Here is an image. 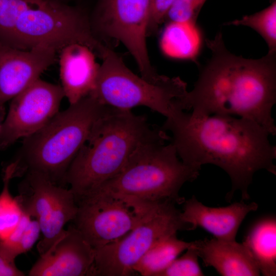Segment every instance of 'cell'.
I'll use <instances>...</instances> for the list:
<instances>
[{"label": "cell", "instance_id": "obj_27", "mask_svg": "<svg viewBox=\"0 0 276 276\" xmlns=\"http://www.w3.org/2000/svg\"><path fill=\"white\" fill-rule=\"evenodd\" d=\"M0 114L5 116V110H4V107L0 106Z\"/></svg>", "mask_w": 276, "mask_h": 276}, {"label": "cell", "instance_id": "obj_7", "mask_svg": "<svg viewBox=\"0 0 276 276\" xmlns=\"http://www.w3.org/2000/svg\"><path fill=\"white\" fill-rule=\"evenodd\" d=\"M175 203L171 200L158 202L122 238L95 249L94 276L133 275L134 266L154 244L181 229L190 230Z\"/></svg>", "mask_w": 276, "mask_h": 276}, {"label": "cell", "instance_id": "obj_5", "mask_svg": "<svg viewBox=\"0 0 276 276\" xmlns=\"http://www.w3.org/2000/svg\"><path fill=\"white\" fill-rule=\"evenodd\" d=\"M170 140L165 132L143 144L123 169L99 189L149 202L182 203L185 200L179 194L181 188L195 180L200 169L183 163L174 145L165 144Z\"/></svg>", "mask_w": 276, "mask_h": 276}, {"label": "cell", "instance_id": "obj_14", "mask_svg": "<svg viewBox=\"0 0 276 276\" xmlns=\"http://www.w3.org/2000/svg\"><path fill=\"white\" fill-rule=\"evenodd\" d=\"M180 218L190 226L191 230L200 227L215 238L236 240L243 220L250 212L256 211L258 205L255 202L245 203L244 200L224 207L207 206L193 196L185 200Z\"/></svg>", "mask_w": 276, "mask_h": 276}, {"label": "cell", "instance_id": "obj_18", "mask_svg": "<svg viewBox=\"0 0 276 276\" xmlns=\"http://www.w3.org/2000/svg\"><path fill=\"white\" fill-rule=\"evenodd\" d=\"M177 238L176 234L154 244L133 267L135 273L143 276H159L182 252L192 245Z\"/></svg>", "mask_w": 276, "mask_h": 276}, {"label": "cell", "instance_id": "obj_17", "mask_svg": "<svg viewBox=\"0 0 276 276\" xmlns=\"http://www.w3.org/2000/svg\"><path fill=\"white\" fill-rule=\"evenodd\" d=\"M243 243L256 262L261 274L276 275V219L268 217L251 228Z\"/></svg>", "mask_w": 276, "mask_h": 276}, {"label": "cell", "instance_id": "obj_9", "mask_svg": "<svg viewBox=\"0 0 276 276\" xmlns=\"http://www.w3.org/2000/svg\"><path fill=\"white\" fill-rule=\"evenodd\" d=\"M150 9V0H97L89 19L98 39L121 42L135 59L141 77L157 83L163 75L152 65L148 52Z\"/></svg>", "mask_w": 276, "mask_h": 276}, {"label": "cell", "instance_id": "obj_16", "mask_svg": "<svg viewBox=\"0 0 276 276\" xmlns=\"http://www.w3.org/2000/svg\"><path fill=\"white\" fill-rule=\"evenodd\" d=\"M205 266L223 276H259V267L246 246L236 240L213 238L193 241Z\"/></svg>", "mask_w": 276, "mask_h": 276}, {"label": "cell", "instance_id": "obj_19", "mask_svg": "<svg viewBox=\"0 0 276 276\" xmlns=\"http://www.w3.org/2000/svg\"><path fill=\"white\" fill-rule=\"evenodd\" d=\"M196 26L188 23L169 21L160 39L163 52L177 59H192L196 55L200 43Z\"/></svg>", "mask_w": 276, "mask_h": 276}, {"label": "cell", "instance_id": "obj_20", "mask_svg": "<svg viewBox=\"0 0 276 276\" xmlns=\"http://www.w3.org/2000/svg\"><path fill=\"white\" fill-rule=\"evenodd\" d=\"M16 166L13 161L4 171L3 187L0 193V241L10 235L24 214L17 199L12 196L9 190L10 180L15 177Z\"/></svg>", "mask_w": 276, "mask_h": 276}, {"label": "cell", "instance_id": "obj_21", "mask_svg": "<svg viewBox=\"0 0 276 276\" xmlns=\"http://www.w3.org/2000/svg\"><path fill=\"white\" fill-rule=\"evenodd\" d=\"M40 228L36 219L24 212L19 224L5 240L0 241V253L14 261L19 255L29 251L38 240Z\"/></svg>", "mask_w": 276, "mask_h": 276}, {"label": "cell", "instance_id": "obj_3", "mask_svg": "<svg viewBox=\"0 0 276 276\" xmlns=\"http://www.w3.org/2000/svg\"><path fill=\"white\" fill-rule=\"evenodd\" d=\"M165 131L151 127L143 116L113 108L98 121L76 155L64 183L78 200L116 176L143 144Z\"/></svg>", "mask_w": 276, "mask_h": 276}, {"label": "cell", "instance_id": "obj_13", "mask_svg": "<svg viewBox=\"0 0 276 276\" xmlns=\"http://www.w3.org/2000/svg\"><path fill=\"white\" fill-rule=\"evenodd\" d=\"M95 249L74 225L31 268L30 276H94Z\"/></svg>", "mask_w": 276, "mask_h": 276}, {"label": "cell", "instance_id": "obj_6", "mask_svg": "<svg viewBox=\"0 0 276 276\" xmlns=\"http://www.w3.org/2000/svg\"><path fill=\"white\" fill-rule=\"evenodd\" d=\"M90 95L102 103L120 110L143 106L167 119L186 110L187 83L179 77L152 83L134 74L111 49L102 59Z\"/></svg>", "mask_w": 276, "mask_h": 276}, {"label": "cell", "instance_id": "obj_11", "mask_svg": "<svg viewBox=\"0 0 276 276\" xmlns=\"http://www.w3.org/2000/svg\"><path fill=\"white\" fill-rule=\"evenodd\" d=\"M64 97L61 86L40 78L14 97L0 126V147L42 128L59 112Z\"/></svg>", "mask_w": 276, "mask_h": 276}, {"label": "cell", "instance_id": "obj_25", "mask_svg": "<svg viewBox=\"0 0 276 276\" xmlns=\"http://www.w3.org/2000/svg\"><path fill=\"white\" fill-rule=\"evenodd\" d=\"M173 0H150V18L147 35L156 33L165 21L167 13Z\"/></svg>", "mask_w": 276, "mask_h": 276}, {"label": "cell", "instance_id": "obj_12", "mask_svg": "<svg viewBox=\"0 0 276 276\" xmlns=\"http://www.w3.org/2000/svg\"><path fill=\"white\" fill-rule=\"evenodd\" d=\"M57 53L45 45L22 50L0 42V106L40 78L56 61Z\"/></svg>", "mask_w": 276, "mask_h": 276}, {"label": "cell", "instance_id": "obj_26", "mask_svg": "<svg viewBox=\"0 0 276 276\" xmlns=\"http://www.w3.org/2000/svg\"><path fill=\"white\" fill-rule=\"evenodd\" d=\"M25 273L17 268L15 261L0 253V276H24Z\"/></svg>", "mask_w": 276, "mask_h": 276}, {"label": "cell", "instance_id": "obj_4", "mask_svg": "<svg viewBox=\"0 0 276 276\" xmlns=\"http://www.w3.org/2000/svg\"><path fill=\"white\" fill-rule=\"evenodd\" d=\"M112 108L90 94L59 111L42 128L24 139L14 160L15 176L33 172L56 184L64 182L70 165L95 126Z\"/></svg>", "mask_w": 276, "mask_h": 276}, {"label": "cell", "instance_id": "obj_22", "mask_svg": "<svg viewBox=\"0 0 276 276\" xmlns=\"http://www.w3.org/2000/svg\"><path fill=\"white\" fill-rule=\"evenodd\" d=\"M224 25L245 26L257 31L265 40L268 52H276V0L263 10Z\"/></svg>", "mask_w": 276, "mask_h": 276}, {"label": "cell", "instance_id": "obj_23", "mask_svg": "<svg viewBox=\"0 0 276 276\" xmlns=\"http://www.w3.org/2000/svg\"><path fill=\"white\" fill-rule=\"evenodd\" d=\"M180 257L175 259L159 276L204 275L198 262V256L192 245Z\"/></svg>", "mask_w": 276, "mask_h": 276}, {"label": "cell", "instance_id": "obj_10", "mask_svg": "<svg viewBox=\"0 0 276 276\" xmlns=\"http://www.w3.org/2000/svg\"><path fill=\"white\" fill-rule=\"evenodd\" d=\"M16 197L24 212L39 223L43 236L37 246L40 255L58 240L64 226L73 221L77 213L78 205L72 191L37 173L27 172L20 195Z\"/></svg>", "mask_w": 276, "mask_h": 276}, {"label": "cell", "instance_id": "obj_28", "mask_svg": "<svg viewBox=\"0 0 276 276\" xmlns=\"http://www.w3.org/2000/svg\"><path fill=\"white\" fill-rule=\"evenodd\" d=\"M53 1H57V2H61V3H66V2H67V1H69V0H53Z\"/></svg>", "mask_w": 276, "mask_h": 276}, {"label": "cell", "instance_id": "obj_8", "mask_svg": "<svg viewBox=\"0 0 276 276\" xmlns=\"http://www.w3.org/2000/svg\"><path fill=\"white\" fill-rule=\"evenodd\" d=\"M76 202L74 226L94 249L122 238L159 202H147L102 189Z\"/></svg>", "mask_w": 276, "mask_h": 276}, {"label": "cell", "instance_id": "obj_15", "mask_svg": "<svg viewBox=\"0 0 276 276\" xmlns=\"http://www.w3.org/2000/svg\"><path fill=\"white\" fill-rule=\"evenodd\" d=\"M59 52L61 86L64 97L73 104L94 90L100 65L94 52L82 44H69Z\"/></svg>", "mask_w": 276, "mask_h": 276}, {"label": "cell", "instance_id": "obj_2", "mask_svg": "<svg viewBox=\"0 0 276 276\" xmlns=\"http://www.w3.org/2000/svg\"><path fill=\"white\" fill-rule=\"evenodd\" d=\"M212 56L202 67L187 110L195 116H238L253 121L276 134L272 109L276 102V52L258 59L231 53L221 32L205 39Z\"/></svg>", "mask_w": 276, "mask_h": 276}, {"label": "cell", "instance_id": "obj_1", "mask_svg": "<svg viewBox=\"0 0 276 276\" xmlns=\"http://www.w3.org/2000/svg\"><path fill=\"white\" fill-rule=\"evenodd\" d=\"M162 128L172 133L171 143L183 163L200 169L212 164L227 174L232 182L228 202L236 190L242 200L250 198L248 189L258 171L276 174V147L269 141L270 134L253 121L182 110L167 119Z\"/></svg>", "mask_w": 276, "mask_h": 276}, {"label": "cell", "instance_id": "obj_24", "mask_svg": "<svg viewBox=\"0 0 276 276\" xmlns=\"http://www.w3.org/2000/svg\"><path fill=\"white\" fill-rule=\"evenodd\" d=\"M206 1L173 0L167 13L165 20L196 26L198 16Z\"/></svg>", "mask_w": 276, "mask_h": 276}]
</instances>
